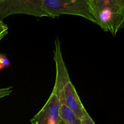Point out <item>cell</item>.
I'll return each mask as SVG.
<instances>
[{
	"mask_svg": "<svg viewBox=\"0 0 124 124\" xmlns=\"http://www.w3.org/2000/svg\"><path fill=\"white\" fill-rule=\"evenodd\" d=\"M60 117L61 122L64 124H81V120L65 104H61Z\"/></svg>",
	"mask_w": 124,
	"mask_h": 124,
	"instance_id": "obj_6",
	"label": "cell"
},
{
	"mask_svg": "<svg viewBox=\"0 0 124 124\" xmlns=\"http://www.w3.org/2000/svg\"><path fill=\"white\" fill-rule=\"evenodd\" d=\"M116 1H117L119 6L124 15V0H116Z\"/></svg>",
	"mask_w": 124,
	"mask_h": 124,
	"instance_id": "obj_11",
	"label": "cell"
},
{
	"mask_svg": "<svg viewBox=\"0 0 124 124\" xmlns=\"http://www.w3.org/2000/svg\"><path fill=\"white\" fill-rule=\"evenodd\" d=\"M12 92H13V87H12L0 88V99L10 95Z\"/></svg>",
	"mask_w": 124,
	"mask_h": 124,
	"instance_id": "obj_9",
	"label": "cell"
},
{
	"mask_svg": "<svg viewBox=\"0 0 124 124\" xmlns=\"http://www.w3.org/2000/svg\"><path fill=\"white\" fill-rule=\"evenodd\" d=\"M54 45L53 59L56 65V78L53 91L58 94L61 103L67 105L81 120L87 110L84 107L70 79L67 68L63 59L60 41L58 38L55 39Z\"/></svg>",
	"mask_w": 124,
	"mask_h": 124,
	"instance_id": "obj_1",
	"label": "cell"
},
{
	"mask_svg": "<svg viewBox=\"0 0 124 124\" xmlns=\"http://www.w3.org/2000/svg\"><path fill=\"white\" fill-rule=\"evenodd\" d=\"M24 14L36 17H50L42 0H0V21L12 15Z\"/></svg>",
	"mask_w": 124,
	"mask_h": 124,
	"instance_id": "obj_3",
	"label": "cell"
},
{
	"mask_svg": "<svg viewBox=\"0 0 124 124\" xmlns=\"http://www.w3.org/2000/svg\"><path fill=\"white\" fill-rule=\"evenodd\" d=\"M89 1L94 15L98 11L104 8H109L116 13L123 15L116 0H89Z\"/></svg>",
	"mask_w": 124,
	"mask_h": 124,
	"instance_id": "obj_5",
	"label": "cell"
},
{
	"mask_svg": "<svg viewBox=\"0 0 124 124\" xmlns=\"http://www.w3.org/2000/svg\"><path fill=\"white\" fill-rule=\"evenodd\" d=\"M44 8L50 18L62 15L81 16L98 24L89 0H42Z\"/></svg>",
	"mask_w": 124,
	"mask_h": 124,
	"instance_id": "obj_2",
	"label": "cell"
},
{
	"mask_svg": "<svg viewBox=\"0 0 124 124\" xmlns=\"http://www.w3.org/2000/svg\"><path fill=\"white\" fill-rule=\"evenodd\" d=\"M64 124V123H63V122H61V124Z\"/></svg>",
	"mask_w": 124,
	"mask_h": 124,
	"instance_id": "obj_12",
	"label": "cell"
},
{
	"mask_svg": "<svg viewBox=\"0 0 124 124\" xmlns=\"http://www.w3.org/2000/svg\"><path fill=\"white\" fill-rule=\"evenodd\" d=\"M81 124H96L93 121L92 117H90L87 111H86L84 116L81 119Z\"/></svg>",
	"mask_w": 124,
	"mask_h": 124,
	"instance_id": "obj_10",
	"label": "cell"
},
{
	"mask_svg": "<svg viewBox=\"0 0 124 124\" xmlns=\"http://www.w3.org/2000/svg\"><path fill=\"white\" fill-rule=\"evenodd\" d=\"M61 101L58 94L52 91L43 107L30 120L31 124H60Z\"/></svg>",
	"mask_w": 124,
	"mask_h": 124,
	"instance_id": "obj_4",
	"label": "cell"
},
{
	"mask_svg": "<svg viewBox=\"0 0 124 124\" xmlns=\"http://www.w3.org/2000/svg\"><path fill=\"white\" fill-rule=\"evenodd\" d=\"M10 61L7 58V55L4 53H0V71L9 67Z\"/></svg>",
	"mask_w": 124,
	"mask_h": 124,
	"instance_id": "obj_7",
	"label": "cell"
},
{
	"mask_svg": "<svg viewBox=\"0 0 124 124\" xmlns=\"http://www.w3.org/2000/svg\"><path fill=\"white\" fill-rule=\"evenodd\" d=\"M8 27L3 21H0V42L8 34Z\"/></svg>",
	"mask_w": 124,
	"mask_h": 124,
	"instance_id": "obj_8",
	"label": "cell"
}]
</instances>
